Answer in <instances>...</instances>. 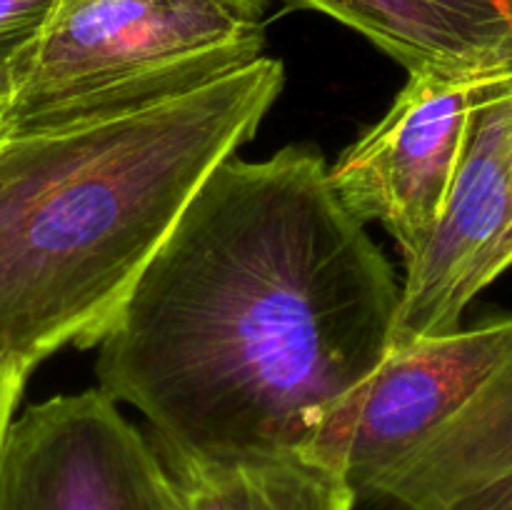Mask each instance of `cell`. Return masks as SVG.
Instances as JSON below:
<instances>
[{"label":"cell","instance_id":"6da1fadb","mask_svg":"<svg viewBox=\"0 0 512 510\" xmlns=\"http://www.w3.org/2000/svg\"><path fill=\"white\" fill-rule=\"evenodd\" d=\"M400 283L308 148L225 158L98 340L165 463L303 455L390 348Z\"/></svg>","mask_w":512,"mask_h":510},{"label":"cell","instance_id":"7a4b0ae2","mask_svg":"<svg viewBox=\"0 0 512 510\" xmlns=\"http://www.w3.org/2000/svg\"><path fill=\"white\" fill-rule=\"evenodd\" d=\"M285 83L258 58L180 98L0 140V370L93 348L198 185Z\"/></svg>","mask_w":512,"mask_h":510},{"label":"cell","instance_id":"3957f363","mask_svg":"<svg viewBox=\"0 0 512 510\" xmlns=\"http://www.w3.org/2000/svg\"><path fill=\"white\" fill-rule=\"evenodd\" d=\"M263 13L233 0H58L10 63L5 133L115 118L263 58Z\"/></svg>","mask_w":512,"mask_h":510},{"label":"cell","instance_id":"277c9868","mask_svg":"<svg viewBox=\"0 0 512 510\" xmlns=\"http://www.w3.org/2000/svg\"><path fill=\"white\" fill-rule=\"evenodd\" d=\"M512 353V315L473 330L390 345L343 395L300 458L373 498L393 470L470 403Z\"/></svg>","mask_w":512,"mask_h":510},{"label":"cell","instance_id":"5b68a950","mask_svg":"<svg viewBox=\"0 0 512 510\" xmlns=\"http://www.w3.org/2000/svg\"><path fill=\"white\" fill-rule=\"evenodd\" d=\"M0 510H180L168 465L103 390L25 408L0 443Z\"/></svg>","mask_w":512,"mask_h":510},{"label":"cell","instance_id":"8992f818","mask_svg":"<svg viewBox=\"0 0 512 510\" xmlns=\"http://www.w3.org/2000/svg\"><path fill=\"white\" fill-rule=\"evenodd\" d=\"M512 265V68L480 90L438 225L405 263L390 345L460 330L470 300Z\"/></svg>","mask_w":512,"mask_h":510},{"label":"cell","instance_id":"52a82bcc","mask_svg":"<svg viewBox=\"0 0 512 510\" xmlns=\"http://www.w3.org/2000/svg\"><path fill=\"white\" fill-rule=\"evenodd\" d=\"M488 73H410L388 113L328 168L338 203L383 225L410 263L433 235Z\"/></svg>","mask_w":512,"mask_h":510},{"label":"cell","instance_id":"ba28073f","mask_svg":"<svg viewBox=\"0 0 512 510\" xmlns=\"http://www.w3.org/2000/svg\"><path fill=\"white\" fill-rule=\"evenodd\" d=\"M370 500L395 510H512V353Z\"/></svg>","mask_w":512,"mask_h":510},{"label":"cell","instance_id":"9c48e42d","mask_svg":"<svg viewBox=\"0 0 512 510\" xmlns=\"http://www.w3.org/2000/svg\"><path fill=\"white\" fill-rule=\"evenodd\" d=\"M378 45L408 73L512 68V0H285Z\"/></svg>","mask_w":512,"mask_h":510},{"label":"cell","instance_id":"30bf717a","mask_svg":"<svg viewBox=\"0 0 512 510\" xmlns=\"http://www.w3.org/2000/svg\"><path fill=\"white\" fill-rule=\"evenodd\" d=\"M180 510H353L355 490L300 455L223 463H165Z\"/></svg>","mask_w":512,"mask_h":510},{"label":"cell","instance_id":"8fae6325","mask_svg":"<svg viewBox=\"0 0 512 510\" xmlns=\"http://www.w3.org/2000/svg\"><path fill=\"white\" fill-rule=\"evenodd\" d=\"M58 0H0V65L13 63L15 53L48 20Z\"/></svg>","mask_w":512,"mask_h":510},{"label":"cell","instance_id":"7c38bea8","mask_svg":"<svg viewBox=\"0 0 512 510\" xmlns=\"http://www.w3.org/2000/svg\"><path fill=\"white\" fill-rule=\"evenodd\" d=\"M23 385V375L0 370V443H3L5 428H8V423L15 415V405H18L20 393H23Z\"/></svg>","mask_w":512,"mask_h":510},{"label":"cell","instance_id":"4fadbf2b","mask_svg":"<svg viewBox=\"0 0 512 510\" xmlns=\"http://www.w3.org/2000/svg\"><path fill=\"white\" fill-rule=\"evenodd\" d=\"M10 88H13V78H10V65H0V105H8Z\"/></svg>","mask_w":512,"mask_h":510},{"label":"cell","instance_id":"5bb4252c","mask_svg":"<svg viewBox=\"0 0 512 510\" xmlns=\"http://www.w3.org/2000/svg\"><path fill=\"white\" fill-rule=\"evenodd\" d=\"M5 138V105H0V140Z\"/></svg>","mask_w":512,"mask_h":510}]
</instances>
